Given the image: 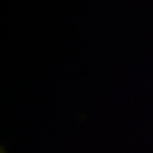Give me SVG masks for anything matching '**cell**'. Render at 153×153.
Returning a JSON list of instances; mask_svg holds the SVG:
<instances>
[{"instance_id": "cell-1", "label": "cell", "mask_w": 153, "mask_h": 153, "mask_svg": "<svg viewBox=\"0 0 153 153\" xmlns=\"http://www.w3.org/2000/svg\"><path fill=\"white\" fill-rule=\"evenodd\" d=\"M2 153H5V152H2Z\"/></svg>"}]
</instances>
